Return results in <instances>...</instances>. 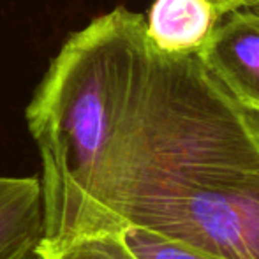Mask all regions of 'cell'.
<instances>
[{
    "instance_id": "1",
    "label": "cell",
    "mask_w": 259,
    "mask_h": 259,
    "mask_svg": "<svg viewBox=\"0 0 259 259\" xmlns=\"http://www.w3.org/2000/svg\"><path fill=\"white\" fill-rule=\"evenodd\" d=\"M25 118L46 245L138 226L194 247L259 208V115L123 6L65 39Z\"/></svg>"
},
{
    "instance_id": "2",
    "label": "cell",
    "mask_w": 259,
    "mask_h": 259,
    "mask_svg": "<svg viewBox=\"0 0 259 259\" xmlns=\"http://www.w3.org/2000/svg\"><path fill=\"white\" fill-rule=\"evenodd\" d=\"M198 57L243 108L259 115V4L222 14Z\"/></svg>"
},
{
    "instance_id": "3",
    "label": "cell",
    "mask_w": 259,
    "mask_h": 259,
    "mask_svg": "<svg viewBox=\"0 0 259 259\" xmlns=\"http://www.w3.org/2000/svg\"><path fill=\"white\" fill-rule=\"evenodd\" d=\"M222 14L210 0H154L145 16L147 35L171 55L199 53Z\"/></svg>"
},
{
    "instance_id": "4",
    "label": "cell",
    "mask_w": 259,
    "mask_h": 259,
    "mask_svg": "<svg viewBox=\"0 0 259 259\" xmlns=\"http://www.w3.org/2000/svg\"><path fill=\"white\" fill-rule=\"evenodd\" d=\"M41 238L39 177L0 175V259H28Z\"/></svg>"
},
{
    "instance_id": "5",
    "label": "cell",
    "mask_w": 259,
    "mask_h": 259,
    "mask_svg": "<svg viewBox=\"0 0 259 259\" xmlns=\"http://www.w3.org/2000/svg\"><path fill=\"white\" fill-rule=\"evenodd\" d=\"M35 250L46 259H140L129 249L122 233L78 236L62 245L37 243Z\"/></svg>"
},
{
    "instance_id": "6",
    "label": "cell",
    "mask_w": 259,
    "mask_h": 259,
    "mask_svg": "<svg viewBox=\"0 0 259 259\" xmlns=\"http://www.w3.org/2000/svg\"><path fill=\"white\" fill-rule=\"evenodd\" d=\"M120 233L140 259H222L138 226H125Z\"/></svg>"
},
{
    "instance_id": "7",
    "label": "cell",
    "mask_w": 259,
    "mask_h": 259,
    "mask_svg": "<svg viewBox=\"0 0 259 259\" xmlns=\"http://www.w3.org/2000/svg\"><path fill=\"white\" fill-rule=\"evenodd\" d=\"M215 7L219 9L221 14H226L229 11L240 9V7H249V6H256L259 4V0H210Z\"/></svg>"
},
{
    "instance_id": "8",
    "label": "cell",
    "mask_w": 259,
    "mask_h": 259,
    "mask_svg": "<svg viewBox=\"0 0 259 259\" xmlns=\"http://www.w3.org/2000/svg\"><path fill=\"white\" fill-rule=\"evenodd\" d=\"M28 259H46V257L42 256V254H39L37 250H34V252L30 254V257H28Z\"/></svg>"
}]
</instances>
